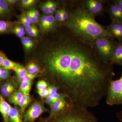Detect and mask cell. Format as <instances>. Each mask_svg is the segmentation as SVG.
<instances>
[{"mask_svg":"<svg viewBox=\"0 0 122 122\" xmlns=\"http://www.w3.org/2000/svg\"><path fill=\"white\" fill-rule=\"evenodd\" d=\"M13 31L18 37L20 38L24 37L25 34V31L24 28L18 25H16L14 27Z\"/></svg>","mask_w":122,"mask_h":122,"instance_id":"d4e9b609","label":"cell"},{"mask_svg":"<svg viewBox=\"0 0 122 122\" xmlns=\"http://www.w3.org/2000/svg\"><path fill=\"white\" fill-rule=\"evenodd\" d=\"M61 113L46 120L48 122H98L96 116L88 109L72 105Z\"/></svg>","mask_w":122,"mask_h":122,"instance_id":"3957f363","label":"cell"},{"mask_svg":"<svg viewBox=\"0 0 122 122\" xmlns=\"http://www.w3.org/2000/svg\"><path fill=\"white\" fill-rule=\"evenodd\" d=\"M32 99L29 95L23 94L22 99L19 104L20 107V112L21 115L24 114L25 110L31 102Z\"/></svg>","mask_w":122,"mask_h":122,"instance_id":"2e32d148","label":"cell"},{"mask_svg":"<svg viewBox=\"0 0 122 122\" xmlns=\"http://www.w3.org/2000/svg\"><path fill=\"white\" fill-rule=\"evenodd\" d=\"M12 108L4 97L0 95V112L3 117L4 122H8L9 114Z\"/></svg>","mask_w":122,"mask_h":122,"instance_id":"8fae6325","label":"cell"},{"mask_svg":"<svg viewBox=\"0 0 122 122\" xmlns=\"http://www.w3.org/2000/svg\"><path fill=\"white\" fill-rule=\"evenodd\" d=\"M48 15H43L41 17L40 22V26L41 29L43 30H46L47 25Z\"/></svg>","mask_w":122,"mask_h":122,"instance_id":"f546056e","label":"cell"},{"mask_svg":"<svg viewBox=\"0 0 122 122\" xmlns=\"http://www.w3.org/2000/svg\"><path fill=\"white\" fill-rule=\"evenodd\" d=\"M56 23L57 22H63L61 15V9L57 10L55 11L54 16Z\"/></svg>","mask_w":122,"mask_h":122,"instance_id":"d6a6232c","label":"cell"},{"mask_svg":"<svg viewBox=\"0 0 122 122\" xmlns=\"http://www.w3.org/2000/svg\"><path fill=\"white\" fill-rule=\"evenodd\" d=\"M20 112L17 107H12L8 115V122H23Z\"/></svg>","mask_w":122,"mask_h":122,"instance_id":"5bb4252c","label":"cell"},{"mask_svg":"<svg viewBox=\"0 0 122 122\" xmlns=\"http://www.w3.org/2000/svg\"><path fill=\"white\" fill-rule=\"evenodd\" d=\"M37 74H32L28 73L24 77L20 78H18V81L21 83L25 82L32 81L34 78L37 77Z\"/></svg>","mask_w":122,"mask_h":122,"instance_id":"484cf974","label":"cell"},{"mask_svg":"<svg viewBox=\"0 0 122 122\" xmlns=\"http://www.w3.org/2000/svg\"><path fill=\"white\" fill-rule=\"evenodd\" d=\"M65 98L61 99L50 105L51 113L46 120H50L66 111L70 104L66 102Z\"/></svg>","mask_w":122,"mask_h":122,"instance_id":"9c48e42d","label":"cell"},{"mask_svg":"<svg viewBox=\"0 0 122 122\" xmlns=\"http://www.w3.org/2000/svg\"><path fill=\"white\" fill-rule=\"evenodd\" d=\"M48 84L47 82L44 81H40L38 82L36 85V87L38 90L44 89L47 88Z\"/></svg>","mask_w":122,"mask_h":122,"instance_id":"836d02e7","label":"cell"},{"mask_svg":"<svg viewBox=\"0 0 122 122\" xmlns=\"http://www.w3.org/2000/svg\"><path fill=\"white\" fill-rule=\"evenodd\" d=\"M57 27V23L55 20L54 16L52 15H48L47 25L46 30V31H53Z\"/></svg>","mask_w":122,"mask_h":122,"instance_id":"ffe728a7","label":"cell"},{"mask_svg":"<svg viewBox=\"0 0 122 122\" xmlns=\"http://www.w3.org/2000/svg\"><path fill=\"white\" fill-rule=\"evenodd\" d=\"M110 63L122 66V42H119L112 57Z\"/></svg>","mask_w":122,"mask_h":122,"instance_id":"7c38bea8","label":"cell"},{"mask_svg":"<svg viewBox=\"0 0 122 122\" xmlns=\"http://www.w3.org/2000/svg\"><path fill=\"white\" fill-rule=\"evenodd\" d=\"M48 7L49 10L50 14L52 15L56 10L58 7L57 3L56 1H48Z\"/></svg>","mask_w":122,"mask_h":122,"instance_id":"83f0119b","label":"cell"},{"mask_svg":"<svg viewBox=\"0 0 122 122\" xmlns=\"http://www.w3.org/2000/svg\"><path fill=\"white\" fill-rule=\"evenodd\" d=\"M3 53L0 52V67L2 66L3 61Z\"/></svg>","mask_w":122,"mask_h":122,"instance_id":"f6af8a7d","label":"cell"},{"mask_svg":"<svg viewBox=\"0 0 122 122\" xmlns=\"http://www.w3.org/2000/svg\"><path fill=\"white\" fill-rule=\"evenodd\" d=\"M61 9L63 22H66L70 17V10L69 11L67 9L65 8H62Z\"/></svg>","mask_w":122,"mask_h":122,"instance_id":"f1b7e54d","label":"cell"},{"mask_svg":"<svg viewBox=\"0 0 122 122\" xmlns=\"http://www.w3.org/2000/svg\"><path fill=\"white\" fill-rule=\"evenodd\" d=\"M26 16L29 18L32 22L34 23H37L38 21V20L36 18L31 10L28 11L26 12Z\"/></svg>","mask_w":122,"mask_h":122,"instance_id":"8d00e7d4","label":"cell"},{"mask_svg":"<svg viewBox=\"0 0 122 122\" xmlns=\"http://www.w3.org/2000/svg\"><path fill=\"white\" fill-rule=\"evenodd\" d=\"M46 55L49 72L72 105L88 109L106 96L115 75L113 65L101 61L93 45L81 40L66 26Z\"/></svg>","mask_w":122,"mask_h":122,"instance_id":"6da1fadb","label":"cell"},{"mask_svg":"<svg viewBox=\"0 0 122 122\" xmlns=\"http://www.w3.org/2000/svg\"><path fill=\"white\" fill-rule=\"evenodd\" d=\"M107 12L109 13L112 21H116L122 23V8L113 0H108Z\"/></svg>","mask_w":122,"mask_h":122,"instance_id":"ba28073f","label":"cell"},{"mask_svg":"<svg viewBox=\"0 0 122 122\" xmlns=\"http://www.w3.org/2000/svg\"><path fill=\"white\" fill-rule=\"evenodd\" d=\"M32 81L25 82L21 83L20 87V91L25 95H29L31 86H32Z\"/></svg>","mask_w":122,"mask_h":122,"instance_id":"44dd1931","label":"cell"},{"mask_svg":"<svg viewBox=\"0 0 122 122\" xmlns=\"http://www.w3.org/2000/svg\"><path fill=\"white\" fill-rule=\"evenodd\" d=\"M116 116L119 120L122 122V110L116 113Z\"/></svg>","mask_w":122,"mask_h":122,"instance_id":"ee69618b","label":"cell"},{"mask_svg":"<svg viewBox=\"0 0 122 122\" xmlns=\"http://www.w3.org/2000/svg\"><path fill=\"white\" fill-rule=\"evenodd\" d=\"M11 12L10 5L5 0H0V17L5 16Z\"/></svg>","mask_w":122,"mask_h":122,"instance_id":"e0dca14e","label":"cell"},{"mask_svg":"<svg viewBox=\"0 0 122 122\" xmlns=\"http://www.w3.org/2000/svg\"><path fill=\"white\" fill-rule=\"evenodd\" d=\"M107 0H83L85 8L95 17L102 16L107 12L105 4L108 2Z\"/></svg>","mask_w":122,"mask_h":122,"instance_id":"8992f818","label":"cell"},{"mask_svg":"<svg viewBox=\"0 0 122 122\" xmlns=\"http://www.w3.org/2000/svg\"><path fill=\"white\" fill-rule=\"evenodd\" d=\"M26 70L28 73L32 74H37L39 70V67L37 65L33 62L30 63L27 65Z\"/></svg>","mask_w":122,"mask_h":122,"instance_id":"cb8c5ba5","label":"cell"},{"mask_svg":"<svg viewBox=\"0 0 122 122\" xmlns=\"http://www.w3.org/2000/svg\"><path fill=\"white\" fill-rule=\"evenodd\" d=\"M48 111L42 102H36L30 107L23 116V122H33L44 112Z\"/></svg>","mask_w":122,"mask_h":122,"instance_id":"52a82bcc","label":"cell"},{"mask_svg":"<svg viewBox=\"0 0 122 122\" xmlns=\"http://www.w3.org/2000/svg\"><path fill=\"white\" fill-rule=\"evenodd\" d=\"M71 2L70 15L65 25L74 34L93 45L95 41L99 38L113 37L107 33L105 26L97 22L95 17L86 10L83 0L72 1Z\"/></svg>","mask_w":122,"mask_h":122,"instance_id":"7a4b0ae2","label":"cell"},{"mask_svg":"<svg viewBox=\"0 0 122 122\" xmlns=\"http://www.w3.org/2000/svg\"><path fill=\"white\" fill-rule=\"evenodd\" d=\"M36 1L35 0H22L21 5L24 8H28L35 4Z\"/></svg>","mask_w":122,"mask_h":122,"instance_id":"1f68e13d","label":"cell"},{"mask_svg":"<svg viewBox=\"0 0 122 122\" xmlns=\"http://www.w3.org/2000/svg\"><path fill=\"white\" fill-rule=\"evenodd\" d=\"M37 92L39 95L43 98L48 97L49 93V91L48 87L44 89L38 90Z\"/></svg>","mask_w":122,"mask_h":122,"instance_id":"d590c367","label":"cell"},{"mask_svg":"<svg viewBox=\"0 0 122 122\" xmlns=\"http://www.w3.org/2000/svg\"><path fill=\"white\" fill-rule=\"evenodd\" d=\"M106 96L107 105H122V75L119 79L111 81Z\"/></svg>","mask_w":122,"mask_h":122,"instance_id":"5b68a950","label":"cell"},{"mask_svg":"<svg viewBox=\"0 0 122 122\" xmlns=\"http://www.w3.org/2000/svg\"><path fill=\"white\" fill-rule=\"evenodd\" d=\"M23 95V94L20 90L14 92L9 97V101L14 105H18L22 99Z\"/></svg>","mask_w":122,"mask_h":122,"instance_id":"ac0fdd59","label":"cell"},{"mask_svg":"<svg viewBox=\"0 0 122 122\" xmlns=\"http://www.w3.org/2000/svg\"><path fill=\"white\" fill-rule=\"evenodd\" d=\"M48 88L49 91V93L48 96L50 97H51L57 93L58 90V88L54 85H50Z\"/></svg>","mask_w":122,"mask_h":122,"instance_id":"e575fe53","label":"cell"},{"mask_svg":"<svg viewBox=\"0 0 122 122\" xmlns=\"http://www.w3.org/2000/svg\"><path fill=\"white\" fill-rule=\"evenodd\" d=\"M5 1L10 5L15 4L18 1L17 0H5Z\"/></svg>","mask_w":122,"mask_h":122,"instance_id":"7bdbcfd3","label":"cell"},{"mask_svg":"<svg viewBox=\"0 0 122 122\" xmlns=\"http://www.w3.org/2000/svg\"><path fill=\"white\" fill-rule=\"evenodd\" d=\"M28 34L30 36L32 37H35L37 36L38 35V32L37 28H36L31 32L29 33Z\"/></svg>","mask_w":122,"mask_h":122,"instance_id":"ab89813d","label":"cell"},{"mask_svg":"<svg viewBox=\"0 0 122 122\" xmlns=\"http://www.w3.org/2000/svg\"><path fill=\"white\" fill-rule=\"evenodd\" d=\"M107 32L109 35L117 39L119 42H122V23L119 21H112L111 24L105 26Z\"/></svg>","mask_w":122,"mask_h":122,"instance_id":"30bf717a","label":"cell"},{"mask_svg":"<svg viewBox=\"0 0 122 122\" xmlns=\"http://www.w3.org/2000/svg\"><path fill=\"white\" fill-rule=\"evenodd\" d=\"M41 9L42 11H43L44 13L45 14H50L49 10L47 1L41 5Z\"/></svg>","mask_w":122,"mask_h":122,"instance_id":"74e56055","label":"cell"},{"mask_svg":"<svg viewBox=\"0 0 122 122\" xmlns=\"http://www.w3.org/2000/svg\"><path fill=\"white\" fill-rule=\"evenodd\" d=\"M14 23L9 21L0 20V34L7 33L11 31Z\"/></svg>","mask_w":122,"mask_h":122,"instance_id":"9a60e30c","label":"cell"},{"mask_svg":"<svg viewBox=\"0 0 122 122\" xmlns=\"http://www.w3.org/2000/svg\"><path fill=\"white\" fill-rule=\"evenodd\" d=\"M21 22L25 27L31 25L32 22L30 19L26 16H23L20 18Z\"/></svg>","mask_w":122,"mask_h":122,"instance_id":"4dcf8cb0","label":"cell"},{"mask_svg":"<svg viewBox=\"0 0 122 122\" xmlns=\"http://www.w3.org/2000/svg\"><path fill=\"white\" fill-rule=\"evenodd\" d=\"M31 11H32V12L33 13L34 15L35 16L36 18H37L38 20L39 17V11L35 9H32L31 10Z\"/></svg>","mask_w":122,"mask_h":122,"instance_id":"b9f144b4","label":"cell"},{"mask_svg":"<svg viewBox=\"0 0 122 122\" xmlns=\"http://www.w3.org/2000/svg\"><path fill=\"white\" fill-rule=\"evenodd\" d=\"M13 70L16 73L18 78H22L28 73L26 69L20 64H18Z\"/></svg>","mask_w":122,"mask_h":122,"instance_id":"603a6c76","label":"cell"},{"mask_svg":"<svg viewBox=\"0 0 122 122\" xmlns=\"http://www.w3.org/2000/svg\"><path fill=\"white\" fill-rule=\"evenodd\" d=\"M119 42L112 37L99 38L95 41L94 46L99 58L106 63H110L112 55Z\"/></svg>","mask_w":122,"mask_h":122,"instance_id":"277c9868","label":"cell"},{"mask_svg":"<svg viewBox=\"0 0 122 122\" xmlns=\"http://www.w3.org/2000/svg\"><path fill=\"white\" fill-rule=\"evenodd\" d=\"M10 72L8 70L2 67H0V80H6L9 77Z\"/></svg>","mask_w":122,"mask_h":122,"instance_id":"4316f807","label":"cell"},{"mask_svg":"<svg viewBox=\"0 0 122 122\" xmlns=\"http://www.w3.org/2000/svg\"><path fill=\"white\" fill-rule=\"evenodd\" d=\"M0 81H1V80H0Z\"/></svg>","mask_w":122,"mask_h":122,"instance_id":"7dc6e473","label":"cell"},{"mask_svg":"<svg viewBox=\"0 0 122 122\" xmlns=\"http://www.w3.org/2000/svg\"><path fill=\"white\" fill-rule=\"evenodd\" d=\"M16 86L12 81H10L5 83L1 88V93L3 97H9L15 91Z\"/></svg>","mask_w":122,"mask_h":122,"instance_id":"4fadbf2b","label":"cell"},{"mask_svg":"<svg viewBox=\"0 0 122 122\" xmlns=\"http://www.w3.org/2000/svg\"><path fill=\"white\" fill-rule=\"evenodd\" d=\"M114 2L117 4L122 8V0H113Z\"/></svg>","mask_w":122,"mask_h":122,"instance_id":"bcb514c9","label":"cell"},{"mask_svg":"<svg viewBox=\"0 0 122 122\" xmlns=\"http://www.w3.org/2000/svg\"><path fill=\"white\" fill-rule=\"evenodd\" d=\"M21 42L26 51H29L33 47L34 42L30 38L24 37L21 38Z\"/></svg>","mask_w":122,"mask_h":122,"instance_id":"7402d4cb","label":"cell"},{"mask_svg":"<svg viewBox=\"0 0 122 122\" xmlns=\"http://www.w3.org/2000/svg\"><path fill=\"white\" fill-rule=\"evenodd\" d=\"M45 98V100L46 102L50 105L53 104L55 102H57L54 98H53L52 97H50V96H48Z\"/></svg>","mask_w":122,"mask_h":122,"instance_id":"f35d334b","label":"cell"},{"mask_svg":"<svg viewBox=\"0 0 122 122\" xmlns=\"http://www.w3.org/2000/svg\"><path fill=\"white\" fill-rule=\"evenodd\" d=\"M37 28V27L34 25H30V26L25 27V30L27 33L31 32L32 31L34 30L35 29Z\"/></svg>","mask_w":122,"mask_h":122,"instance_id":"60d3db41","label":"cell"},{"mask_svg":"<svg viewBox=\"0 0 122 122\" xmlns=\"http://www.w3.org/2000/svg\"><path fill=\"white\" fill-rule=\"evenodd\" d=\"M18 63L11 61L8 58L5 54H3V61L2 67L7 70H14Z\"/></svg>","mask_w":122,"mask_h":122,"instance_id":"d6986e66","label":"cell"}]
</instances>
